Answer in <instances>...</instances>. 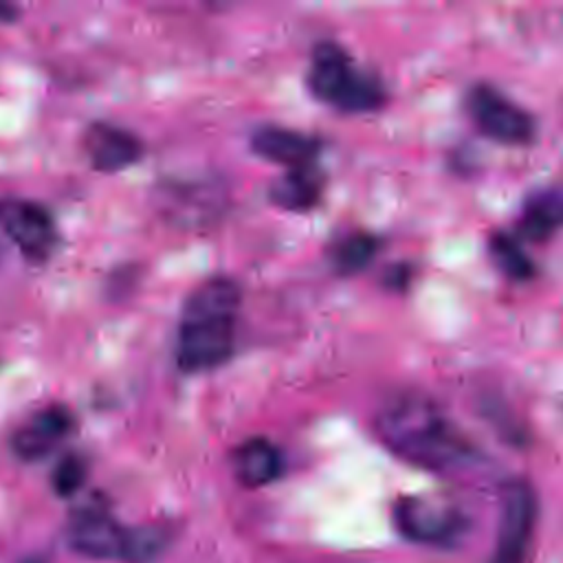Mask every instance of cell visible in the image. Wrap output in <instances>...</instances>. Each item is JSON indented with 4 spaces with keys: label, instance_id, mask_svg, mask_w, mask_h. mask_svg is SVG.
<instances>
[{
    "label": "cell",
    "instance_id": "obj_19",
    "mask_svg": "<svg viewBox=\"0 0 563 563\" xmlns=\"http://www.w3.org/2000/svg\"><path fill=\"white\" fill-rule=\"evenodd\" d=\"M385 282H387L391 288H400V286H405V284L409 282V268H407V266H396L394 271H389V273H387Z\"/></svg>",
    "mask_w": 563,
    "mask_h": 563
},
{
    "label": "cell",
    "instance_id": "obj_13",
    "mask_svg": "<svg viewBox=\"0 0 563 563\" xmlns=\"http://www.w3.org/2000/svg\"><path fill=\"white\" fill-rule=\"evenodd\" d=\"M563 224V187L550 185L532 191L521 209L519 233L532 242H543Z\"/></svg>",
    "mask_w": 563,
    "mask_h": 563
},
{
    "label": "cell",
    "instance_id": "obj_17",
    "mask_svg": "<svg viewBox=\"0 0 563 563\" xmlns=\"http://www.w3.org/2000/svg\"><path fill=\"white\" fill-rule=\"evenodd\" d=\"M169 543V532L158 523L128 528L121 563H152Z\"/></svg>",
    "mask_w": 563,
    "mask_h": 563
},
{
    "label": "cell",
    "instance_id": "obj_7",
    "mask_svg": "<svg viewBox=\"0 0 563 563\" xmlns=\"http://www.w3.org/2000/svg\"><path fill=\"white\" fill-rule=\"evenodd\" d=\"M0 227L11 242L29 257L42 260L55 246V224L48 211L31 200L2 198Z\"/></svg>",
    "mask_w": 563,
    "mask_h": 563
},
{
    "label": "cell",
    "instance_id": "obj_5",
    "mask_svg": "<svg viewBox=\"0 0 563 563\" xmlns=\"http://www.w3.org/2000/svg\"><path fill=\"white\" fill-rule=\"evenodd\" d=\"M398 532L422 545H453L466 532V517L451 504L431 497H402L394 506Z\"/></svg>",
    "mask_w": 563,
    "mask_h": 563
},
{
    "label": "cell",
    "instance_id": "obj_3",
    "mask_svg": "<svg viewBox=\"0 0 563 563\" xmlns=\"http://www.w3.org/2000/svg\"><path fill=\"white\" fill-rule=\"evenodd\" d=\"M308 88L319 101L347 114L378 110L385 101L380 79L358 68L345 48L328 40L312 48Z\"/></svg>",
    "mask_w": 563,
    "mask_h": 563
},
{
    "label": "cell",
    "instance_id": "obj_4",
    "mask_svg": "<svg viewBox=\"0 0 563 563\" xmlns=\"http://www.w3.org/2000/svg\"><path fill=\"white\" fill-rule=\"evenodd\" d=\"M466 112L475 128L506 145H528L537 134L534 119L490 84H475L466 92Z\"/></svg>",
    "mask_w": 563,
    "mask_h": 563
},
{
    "label": "cell",
    "instance_id": "obj_1",
    "mask_svg": "<svg viewBox=\"0 0 563 563\" xmlns=\"http://www.w3.org/2000/svg\"><path fill=\"white\" fill-rule=\"evenodd\" d=\"M376 431L396 457L424 471L449 473L475 457L466 435L420 391L391 394L378 409Z\"/></svg>",
    "mask_w": 563,
    "mask_h": 563
},
{
    "label": "cell",
    "instance_id": "obj_14",
    "mask_svg": "<svg viewBox=\"0 0 563 563\" xmlns=\"http://www.w3.org/2000/svg\"><path fill=\"white\" fill-rule=\"evenodd\" d=\"M323 194V174L317 165L286 169L271 185V200L286 211H310Z\"/></svg>",
    "mask_w": 563,
    "mask_h": 563
},
{
    "label": "cell",
    "instance_id": "obj_15",
    "mask_svg": "<svg viewBox=\"0 0 563 563\" xmlns=\"http://www.w3.org/2000/svg\"><path fill=\"white\" fill-rule=\"evenodd\" d=\"M378 253V238L367 231L345 235L330 253L332 266L339 275H354L363 271Z\"/></svg>",
    "mask_w": 563,
    "mask_h": 563
},
{
    "label": "cell",
    "instance_id": "obj_11",
    "mask_svg": "<svg viewBox=\"0 0 563 563\" xmlns=\"http://www.w3.org/2000/svg\"><path fill=\"white\" fill-rule=\"evenodd\" d=\"M84 150L92 167L108 174L134 165L143 154V145L132 132L103 121H97L86 130Z\"/></svg>",
    "mask_w": 563,
    "mask_h": 563
},
{
    "label": "cell",
    "instance_id": "obj_8",
    "mask_svg": "<svg viewBox=\"0 0 563 563\" xmlns=\"http://www.w3.org/2000/svg\"><path fill=\"white\" fill-rule=\"evenodd\" d=\"M128 528L103 510H81L68 528V543L84 556L101 561H121Z\"/></svg>",
    "mask_w": 563,
    "mask_h": 563
},
{
    "label": "cell",
    "instance_id": "obj_6",
    "mask_svg": "<svg viewBox=\"0 0 563 563\" xmlns=\"http://www.w3.org/2000/svg\"><path fill=\"white\" fill-rule=\"evenodd\" d=\"M537 523V495L526 479H510L501 493V521L490 563H526Z\"/></svg>",
    "mask_w": 563,
    "mask_h": 563
},
{
    "label": "cell",
    "instance_id": "obj_2",
    "mask_svg": "<svg viewBox=\"0 0 563 563\" xmlns=\"http://www.w3.org/2000/svg\"><path fill=\"white\" fill-rule=\"evenodd\" d=\"M240 301L242 290L229 277H211L194 288L176 336V363L183 372H207L231 358Z\"/></svg>",
    "mask_w": 563,
    "mask_h": 563
},
{
    "label": "cell",
    "instance_id": "obj_18",
    "mask_svg": "<svg viewBox=\"0 0 563 563\" xmlns=\"http://www.w3.org/2000/svg\"><path fill=\"white\" fill-rule=\"evenodd\" d=\"M86 479V462L79 455H66L57 462L53 471V488L59 497L75 495Z\"/></svg>",
    "mask_w": 563,
    "mask_h": 563
},
{
    "label": "cell",
    "instance_id": "obj_16",
    "mask_svg": "<svg viewBox=\"0 0 563 563\" xmlns=\"http://www.w3.org/2000/svg\"><path fill=\"white\" fill-rule=\"evenodd\" d=\"M488 251H490L493 262L506 277L517 279V282L534 277V262L530 260V255L523 251L521 242L515 235L504 233V231L490 235Z\"/></svg>",
    "mask_w": 563,
    "mask_h": 563
},
{
    "label": "cell",
    "instance_id": "obj_12",
    "mask_svg": "<svg viewBox=\"0 0 563 563\" xmlns=\"http://www.w3.org/2000/svg\"><path fill=\"white\" fill-rule=\"evenodd\" d=\"M233 471L240 484L260 488L284 473V455L271 440L249 438L233 453Z\"/></svg>",
    "mask_w": 563,
    "mask_h": 563
},
{
    "label": "cell",
    "instance_id": "obj_20",
    "mask_svg": "<svg viewBox=\"0 0 563 563\" xmlns=\"http://www.w3.org/2000/svg\"><path fill=\"white\" fill-rule=\"evenodd\" d=\"M15 9L13 7H9V4H0V20H11V18H15Z\"/></svg>",
    "mask_w": 563,
    "mask_h": 563
},
{
    "label": "cell",
    "instance_id": "obj_9",
    "mask_svg": "<svg viewBox=\"0 0 563 563\" xmlns=\"http://www.w3.org/2000/svg\"><path fill=\"white\" fill-rule=\"evenodd\" d=\"M251 147L266 161L284 165L286 169L317 165V158L323 150V143L317 136L279 128L262 125L251 136Z\"/></svg>",
    "mask_w": 563,
    "mask_h": 563
},
{
    "label": "cell",
    "instance_id": "obj_10",
    "mask_svg": "<svg viewBox=\"0 0 563 563\" xmlns=\"http://www.w3.org/2000/svg\"><path fill=\"white\" fill-rule=\"evenodd\" d=\"M73 416L66 407L53 405L33 413L13 435L11 449L20 460H42L46 457L70 431Z\"/></svg>",
    "mask_w": 563,
    "mask_h": 563
}]
</instances>
